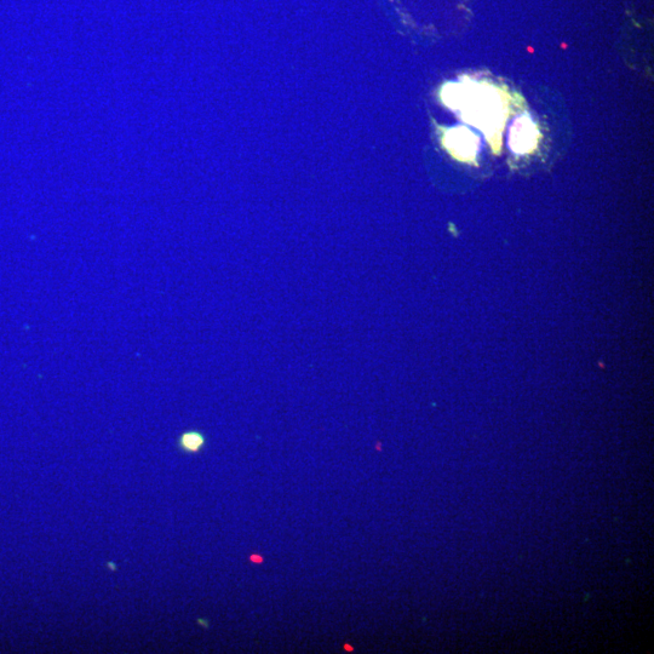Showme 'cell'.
<instances>
[{
	"instance_id": "6da1fadb",
	"label": "cell",
	"mask_w": 654,
	"mask_h": 654,
	"mask_svg": "<svg viewBox=\"0 0 654 654\" xmlns=\"http://www.w3.org/2000/svg\"><path fill=\"white\" fill-rule=\"evenodd\" d=\"M475 137L468 130L457 129L447 136V147L461 159H473L476 152Z\"/></svg>"
},
{
	"instance_id": "7a4b0ae2",
	"label": "cell",
	"mask_w": 654,
	"mask_h": 654,
	"mask_svg": "<svg viewBox=\"0 0 654 654\" xmlns=\"http://www.w3.org/2000/svg\"><path fill=\"white\" fill-rule=\"evenodd\" d=\"M535 141V126L529 119L518 120L513 128L512 146L516 152H527Z\"/></svg>"
},
{
	"instance_id": "3957f363",
	"label": "cell",
	"mask_w": 654,
	"mask_h": 654,
	"mask_svg": "<svg viewBox=\"0 0 654 654\" xmlns=\"http://www.w3.org/2000/svg\"><path fill=\"white\" fill-rule=\"evenodd\" d=\"M183 449L191 452H197L204 445V436L199 433H187L181 438Z\"/></svg>"
}]
</instances>
